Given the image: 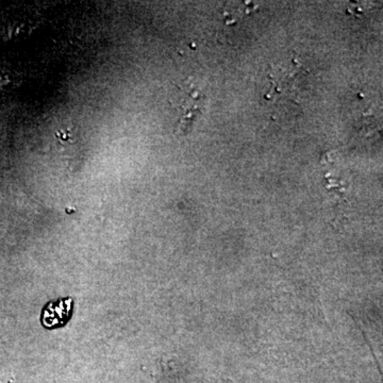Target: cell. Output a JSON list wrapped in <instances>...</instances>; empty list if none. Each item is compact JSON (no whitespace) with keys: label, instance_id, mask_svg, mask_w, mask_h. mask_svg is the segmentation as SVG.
Returning a JSON list of instances; mask_svg holds the SVG:
<instances>
[{"label":"cell","instance_id":"6da1fadb","mask_svg":"<svg viewBox=\"0 0 383 383\" xmlns=\"http://www.w3.org/2000/svg\"><path fill=\"white\" fill-rule=\"evenodd\" d=\"M207 95L192 78L177 84L170 98L177 130L185 134L192 129L207 106Z\"/></svg>","mask_w":383,"mask_h":383},{"label":"cell","instance_id":"7a4b0ae2","mask_svg":"<svg viewBox=\"0 0 383 383\" xmlns=\"http://www.w3.org/2000/svg\"><path fill=\"white\" fill-rule=\"evenodd\" d=\"M73 300H60L51 302L45 307L42 313V324L46 328H57L64 326L71 317Z\"/></svg>","mask_w":383,"mask_h":383}]
</instances>
